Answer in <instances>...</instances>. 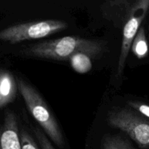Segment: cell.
Wrapping results in <instances>:
<instances>
[{
	"instance_id": "4fadbf2b",
	"label": "cell",
	"mask_w": 149,
	"mask_h": 149,
	"mask_svg": "<svg viewBox=\"0 0 149 149\" xmlns=\"http://www.w3.org/2000/svg\"><path fill=\"white\" fill-rule=\"evenodd\" d=\"M33 131H34V134L36 137V139L39 141L41 149H55V148L51 144L50 141L46 137V135L39 128H35Z\"/></svg>"
},
{
	"instance_id": "30bf717a",
	"label": "cell",
	"mask_w": 149,
	"mask_h": 149,
	"mask_svg": "<svg viewBox=\"0 0 149 149\" xmlns=\"http://www.w3.org/2000/svg\"><path fill=\"white\" fill-rule=\"evenodd\" d=\"M102 149H135L132 144L120 136H111L105 138Z\"/></svg>"
},
{
	"instance_id": "9c48e42d",
	"label": "cell",
	"mask_w": 149,
	"mask_h": 149,
	"mask_svg": "<svg viewBox=\"0 0 149 149\" xmlns=\"http://www.w3.org/2000/svg\"><path fill=\"white\" fill-rule=\"evenodd\" d=\"M131 50L138 59L145 58L148 53V46L144 29L140 28L131 46Z\"/></svg>"
},
{
	"instance_id": "277c9868",
	"label": "cell",
	"mask_w": 149,
	"mask_h": 149,
	"mask_svg": "<svg viewBox=\"0 0 149 149\" xmlns=\"http://www.w3.org/2000/svg\"><path fill=\"white\" fill-rule=\"evenodd\" d=\"M68 24L62 20H46L15 25L0 31V42L11 44L30 39H41L66 29Z\"/></svg>"
},
{
	"instance_id": "5b68a950",
	"label": "cell",
	"mask_w": 149,
	"mask_h": 149,
	"mask_svg": "<svg viewBox=\"0 0 149 149\" xmlns=\"http://www.w3.org/2000/svg\"><path fill=\"white\" fill-rule=\"evenodd\" d=\"M148 8L149 0H141L138 1L131 10L130 18L127 21L123 30V37L117 68V75L119 77L123 73L132 44L139 31L141 23L146 15Z\"/></svg>"
},
{
	"instance_id": "6da1fadb",
	"label": "cell",
	"mask_w": 149,
	"mask_h": 149,
	"mask_svg": "<svg viewBox=\"0 0 149 149\" xmlns=\"http://www.w3.org/2000/svg\"><path fill=\"white\" fill-rule=\"evenodd\" d=\"M102 45L95 40L77 36H64L45 41L26 48L23 53L34 58L65 61L77 52H84L90 56H97L102 52Z\"/></svg>"
},
{
	"instance_id": "7a4b0ae2",
	"label": "cell",
	"mask_w": 149,
	"mask_h": 149,
	"mask_svg": "<svg viewBox=\"0 0 149 149\" xmlns=\"http://www.w3.org/2000/svg\"><path fill=\"white\" fill-rule=\"evenodd\" d=\"M16 81L19 92L31 114L52 142L60 148H62L64 145L62 132L42 96L32 86L22 79L17 78Z\"/></svg>"
},
{
	"instance_id": "ba28073f",
	"label": "cell",
	"mask_w": 149,
	"mask_h": 149,
	"mask_svg": "<svg viewBox=\"0 0 149 149\" xmlns=\"http://www.w3.org/2000/svg\"><path fill=\"white\" fill-rule=\"evenodd\" d=\"M73 69L79 74H86L92 69V63L90 56L84 52H77L74 54L69 59Z\"/></svg>"
},
{
	"instance_id": "8992f818",
	"label": "cell",
	"mask_w": 149,
	"mask_h": 149,
	"mask_svg": "<svg viewBox=\"0 0 149 149\" xmlns=\"http://www.w3.org/2000/svg\"><path fill=\"white\" fill-rule=\"evenodd\" d=\"M0 149H22L17 117L8 111L0 121Z\"/></svg>"
},
{
	"instance_id": "7c38bea8",
	"label": "cell",
	"mask_w": 149,
	"mask_h": 149,
	"mask_svg": "<svg viewBox=\"0 0 149 149\" xmlns=\"http://www.w3.org/2000/svg\"><path fill=\"white\" fill-rule=\"evenodd\" d=\"M128 105L138 113L149 119V106L141 102L129 101Z\"/></svg>"
},
{
	"instance_id": "8fae6325",
	"label": "cell",
	"mask_w": 149,
	"mask_h": 149,
	"mask_svg": "<svg viewBox=\"0 0 149 149\" xmlns=\"http://www.w3.org/2000/svg\"><path fill=\"white\" fill-rule=\"evenodd\" d=\"M20 138L22 149H41L32 137L24 130L20 131Z\"/></svg>"
},
{
	"instance_id": "3957f363",
	"label": "cell",
	"mask_w": 149,
	"mask_h": 149,
	"mask_svg": "<svg viewBox=\"0 0 149 149\" xmlns=\"http://www.w3.org/2000/svg\"><path fill=\"white\" fill-rule=\"evenodd\" d=\"M108 122L113 127L126 133L141 148L149 149V119L127 109L112 111Z\"/></svg>"
},
{
	"instance_id": "52a82bcc",
	"label": "cell",
	"mask_w": 149,
	"mask_h": 149,
	"mask_svg": "<svg viewBox=\"0 0 149 149\" xmlns=\"http://www.w3.org/2000/svg\"><path fill=\"white\" fill-rule=\"evenodd\" d=\"M17 90V81L13 74L6 70H0V108L14 100Z\"/></svg>"
}]
</instances>
